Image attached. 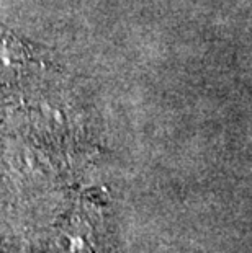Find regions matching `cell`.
Here are the masks:
<instances>
[{"mask_svg": "<svg viewBox=\"0 0 252 253\" xmlns=\"http://www.w3.org/2000/svg\"><path fill=\"white\" fill-rule=\"evenodd\" d=\"M84 244L85 242L79 229L67 230V232H64V235H61V240L56 245L54 253H84L85 252Z\"/></svg>", "mask_w": 252, "mask_h": 253, "instance_id": "1", "label": "cell"}, {"mask_svg": "<svg viewBox=\"0 0 252 253\" xmlns=\"http://www.w3.org/2000/svg\"><path fill=\"white\" fill-rule=\"evenodd\" d=\"M17 64V54L13 52L12 46L0 38V77H7L15 69Z\"/></svg>", "mask_w": 252, "mask_h": 253, "instance_id": "2", "label": "cell"}]
</instances>
